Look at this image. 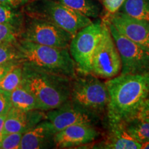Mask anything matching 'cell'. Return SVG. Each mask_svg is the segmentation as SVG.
I'll return each instance as SVG.
<instances>
[{
	"label": "cell",
	"instance_id": "7",
	"mask_svg": "<svg viewBox=\"0 0 149 149\" xmlns=\"http://www.w3.org/2000/svg\"><path fill=\"white\" fill-rule=\"evenodd\" d=\"M19 37L41 45L61 48H68L72 38L69 33L51 22L29 15Z\"/></svg>",
	"mask_w": 149,
	"mask_h": 149
},
{
	"label": "cell",
	"instance_id": "1",
	"mask_svg": "<svg viewBox=\"0 0 149 149\" xmlns=\"http://www.w3.org/2000/svg\"><path fill=\"white\" fill-rule=\"evenodd\" d=\"M109 95V124L124 123L133 118L149 93V72L122 74L105 82Z\"/></svg>",
	"mask_w": 149,
	"mask_h": 149
},
{
	"label": "cell",
	"instance_id": "22",
	"mask_svg": "<svg viewBox=\"0 0 149 149\" xmlns=\"http://www.w3.org/2000/svg\"><path fill=\"white\" fill-rule=\"evenodd\" d=\"M8 63H20L19 56L15 46V43L0 44V64Z\"/></svg>",
	"mask_w": 149,
	"mask_h": 149
},
{
	"label": "cell",
	"instance_id": "10",
	"mask_svg": "<svg viewBox=\"0 0 149 149\" xmlns=\"http://www.w3.org/2000/svg\"><path fill=\"white\" fill-rule=\"evenodd\" d=\"M100 118V115L84 109L70 100L46 113V120L51 123L55 133L74 124L95 126Z\"/></svg>",
	"mask_w": 149,
	"mask_h": 149
},
{
	"label": "cell",
	"instance_id": "21",
	"mask_svg": "<svg viewBox=\"0 0 149 149\" xmlns=\"http://www.w3.org/2000/svg\"><path fill=\"white\" fill-rule=\"evenodd\" d=\"M0 24L13 26L22 33L24 26L23 17L17 8L0 3Z\"/></svg>",
	"mask_w": 149,
	"mask_h": 149
},
{
	"label": "cell",
	"instance_id": "25",
	"mask_svg": "<svg viewBox=\"0 0 149 149\" xmlns=\"http://www.w3.org/2000/svg\"><path fill=\"white\" fill-rule=\"evenodd\" d=\"M131 120H137L149 122V93L139 106V109Z\"/></svg>",
	"mask_w": 149,
	"mask_h": 149
},
{
	"label": "cell",
	"instance_id": "9",
	"mask_svg": "<svg viewBox=\"0 0 149 149\" xmlns=\"http://www.w3.org/2000/svg\"><path fill=\"white\" fill-rule=\"evenodd\" d=\"M102 19H98L79 30L72 37L68 50L79 74L91 73V64L102 35Z\"/></svg>",
	"mask_w": 149,
	"mask_h": 149
},
{
	"label": "cell",
	"instance_id": "4",
	"mask_svg": "<svg viewBox=\"0 0 149 149\" xmlns=\"http://www.w3.org/2000/svg\"><path fill=\"white\" fill-rule=\"evenodd\" d=\"M27 15L48 20L72 37L93 22L91 18L55 0H33L27 6Z\"/></svg>",
	"mask_w": 149,
	"mask_h": 149
},
{
	"label": "cell",
	"instance_id": "14",
	"mask_svg": "<svg viewBox=\"0 0 149 149\" xmlns=\"http://www.w3.org/2000/svg\"><path fill=\"white\" fill-rule=\"evenodd\" d=\"M55 132L47 120L41 121L22 135L19 149L48 148L55 146Z\"/></svg>",
	"mask_w": 149,
	"mask_h": 149
},
{
	"label": "cell",
	"instance_id": "15",
	"mask_svg": "<svg viewBox=\"0 0 149 149\" xmlns=\"http://www.w3.org/2000/svg\"><path fill=\"white\" fill-rule=\"evenodd\" d=\"M109 124V133L102 142L95 144L93 148L141 149V143L136 141L126 130L124 123Z\"/></svg>",
	"mask_w": 149,
	"mask_h": 149
},
{
	"label": "cell",
	"instance_id": "16",
	"mask_svg": "<svg viewBox=\"0 0 149 149\" xmlns=\"http://www.w3.org/2000/svg\"><path fill=\"white\" fill-rule=\"evenodd\" d=\"M10 100L13 107L22 111L39 110L36 99L32 93L22 85L10 92Z\"/></svg>",
	"mask_w": 149,
	"mask_h": 149
},
{
	"label": "cell",
	"instance_id": "18",
	"mask_svg": "<svg viewBox=\"0 0 149 149\" xmlns=\"http://www.w3.org/2000/svg\"><path fill=\"white\" fill-rule=\"evenodd\" d=\"M118 11L149 23V0H125Z\"/></svg>",
	"mask_w": 149,
	"mask_h": 149
},
{
	"label": "cell",
	"instance_id": "6",
	"mask_svg": "<svg viewBox=\"0 0 149 149\" xmlns=\"http://www.w3.org/2000/svg\"><path fill=\"white\" fill-rule=\"evenodd\" d=\"M122 69L120 53L110 31L107 19H102V35L93 54L91 73L99 78L111 79Z\"/></svg>",
	"mask_w": 149,
	"mask_h": 149
},
{
	"label": "cell",
	"instance_id": "29",
	"mask_svg": "<svg viewBox=\"0 0 149 149\" xmlns=\"http://www.w3.org/2000/svg\"><path fill=\"white\" fill-rule=\"evenodd\" d=\"M20 63H8V64H0V81L3 79V77L6 74L9 70L13 67L15 64Z\"/></svg>",
	"mask_w": 149,
	"mask_h": 149
},
{
	"label": "cell",
	"instance_id": "20",
	"mask_svg": "<svg viewBox=\"0 0 149 149\" xmlns=\"http://www.w3.org/2000/svg\"><path fill=\"white\" fill-rule=\"evenodd\" d=\"M22 73H23L22 64H17L15 65L0 81V89L10 93L21 86Z\"/></svg>",
	"mask_w": 149,
	"mask_h": 149
},
{
	"label": "cell",
	"instance_id": "26",
	"mask_svg": "<svg viewBox=\"0 0 149 149\" xmlns=\"http://www.w3.org/2000/svg\"><path fill=\"white\" fill-rule=\"evenodd\" d=\"M10 93L0 89V115L6 114L12 107L10 100Z\"/></svg>",
	"mask_w": 149,
	"mask_h": 149
},
{
	"label": "cell",
	"instance_id": "12",
	"mask_svg": "<svg viewBox=\"0 0 149 149\" xmlns=\"http://www.w3.org/2000/svg\"><path fill=\"white\" fill-rule=\"evenodd\" d=\"M100 136L94 126L74 124L55 134L54 142L57 148H70L90 144Z\"/></svg>",
	"mask_w": 149,
	"mask_h": 149
},
{
	"label": "cell",
	"instance_id": "17",
	"mask_svg": "<svg viewBox=\"0 0 149 149\" xmlns=\"http://www.w3.org/2000/svg\"><path fill=\"white\" fill-rule=\"evenodd\" d=\"M59 2L88 18H98L102 7L95 0H57Z\"/></svg>",
	"mask_w": 149,
	"mask_h": 149
},
{
	"label": "cell",
	"instance_id": "3",
	"mask_svg": "<svg viewBox=\"0 0 149 149\" xmlns=\"http://www.w3.org/2000/svg\"><path fill=\"white\" fill-rule=\"evenodd\" d=\"M22 84L36 99L39 110L48 111L60 107L70 97L71 80L22 65Z\"/></svg>",
	"mask_w": 149,
	"mask_h": 149
},
{
	"label": "cell",
	"instance_id": "13",
	"mask_svg": "<svg viewBox=\"0 0 149 149\" xmlns=\"http://www.w3.org/2000/svg\"><path fill=\"white\" fill-rule=\"evenodd\" d=\"M44 120H46L45 111L41 110L24 111L11 107L6 114L3 135L12 133L24 134Z\"/></svg>",
	"mask_w": 149,
	"mask_h": 149
},
{
	"label": "cell",
	"instance_id": "27",
	"mask_svg": "<svg viewBox=\"0 0 149 149\" xmlns=\"http://www.w3.org/2000/svg\"><path fill=\"white\" fill-rule=\"evenodd\" d=\"M125 0H102V4L108 15L117 12Z\"/></svg>",
	"mask_w": 149,
	"mask_h": 149
},
{
	"label": "cell",
	"instance_id": "11",
	"mask_svg": "<svg viewBox=\"0 0 149 149\" xmlns=\"http://www.w3.org/2000/svg\"><path fill=\"white\" fill-rule=\"evenodd\" d=\"M106 19L117 31L130 40L149 48V23L132 17L124 13L107 15Z\"/></svg>",
	"mask_w": 149,
	"mask_h": 149
},
{
	"label": "cell",
	"instance_id": "24",
	"mask_svg": "<svg viewBox=\"0 0 149 149\" xmlns=\"http://www.w3.org/2000/svg\"><path fill=\"white\" fill-rule=\"evenodd\" d=\"M23 133H12L3 135L0 149H19Z\"/></svg>",
	"mask_w": 149,
	"mask_h": 149
},
{
	"label": "cell",
	"instance_id": "31",
	"mask_svg": "<svg viewBox=\"0 0 149 149\" xmlns=\"http://www.w3.org/2000/svg\"><path fill=\"white\" fill-rule=\"evenodd\" d=\"M141 149H149V141L141 143Z\"/></svg>",
	"mask_w": 149,
	"mask_h": 149
},
{
	"label": "cell",
	"instance_id": "28",
	"mask_svg": "<svg viewBox=\"0 0 149 149\" xmlns=\"http://www.w3.org/2000/svg\"><path fill=\"white\" fill-rule=\"evenodd\" d=\"M33 0H0V3L8 6L14 8H17L26 3L31 2Z\"/></svg>",
	"mask_w": 149,
	"mask_h": 149
},
{
	"label": "cell",
	"instance_id": "2",
	"mask_svg": "<svg viewBox=\"0 0 149 149\" xmlns=\"http://www.w3.org/2000/svg\"><path fill=\"white\" fill-rule=\"evenodd\" d=\"M15 46L22 65L70 79L76 76V65L68 48L41 45L22 39L17 40Z\"/></svg>",
	"mask_w": 149,
	"mask_h": 149
},
{
	"label": "cell",
	"instance_id": "23",
	"mask_svg": "<svg viewBox=\"0 0 149 149\" xmlns=\"http://www.w3.org/2000/svg\"><path fill=\"white\" fill-rule=\"evenodd\" d=\"M21 31L8 24H0V44H15Z\"/></svg>",
	"mask_w": 149,
	"mask_h": 149
},
{
	"label": "cell",
	"instance_id": "8",
	"mask_svg": "<svg viewBox=\"0 0 149 149\" xmlns=\"http://www.w3.org/2000/svg\"><path fill=\"white\" fill-rule=\"evenodd\" d=\"M107 22L120 55L122 61L120 73L137 74L149 72V48L130 40L119 32L108 20Z\"/></svg>",
	"mask_w": 149,
	"mask_h": 149
},
{
	"label": "cell",
	"instance_id": "30",
	"mask_svg": "<svg viewBox=\"0 0 149 149\" xmlns=\"http://www.w3.org/2000/svg\"><path fill=\"white\" fill-rule=\"evenodd\" d=\"M6 114L1 115H0V144H1V139L3 136V124H4V120H5Z\"/></svg>",
	"mask_w": 149,
	"mask_h": 149
},
{
	"label": "cell",
	"instance_id": "5",
	"mask_svg": "<svg viewBox=\"0 0 149 149\" xmlns=\"http://www.w3.org/2000/svg\"><path fill=\"white\" fill-rule=\"evenodd\" d=\"M70 100L84 109L100 115L107 109L109 95L107 85L91 73L80 74L71 80Z\"/></svg>",
	"mask_w": 149,
	"mask_h": 149
},
{
	"label": "cell",
	"instance_id": "19",
	"mask_svg": "<svg viewBox=\"0 0 149 149\" xmlns=\"http://www.w3.org/2000/svg\"><path fill=\"white\" fill-rule=\"evenodd\" d=\"M125 128L136 141L139 143L149 141V122L131 120L124 123Z\"/></svg>",
	"mask_w": 149,
	"mask_h": 149
}]
</instances>
